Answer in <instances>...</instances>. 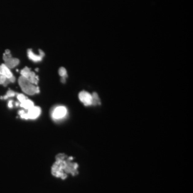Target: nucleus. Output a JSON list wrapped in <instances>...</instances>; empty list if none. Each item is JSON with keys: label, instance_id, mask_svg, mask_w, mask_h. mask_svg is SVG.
I'll return each instance as SVG.
<instances>
[{"label": "nucleus", "instance_id": "obj_1", "mask_svg": "<svg viewBox=\"0 0 193 193\" xmlns=\"http://www.w3.org/2000/svg\"><path fill=\"white\" fill-rule=\"evenodd\" d=\"M72 157H68L64 153L57 155L56 161L52 168V174L62 179L67 178L68 174H71L73 176L78 174L79 165L76 163L72 162Z\"/></svg>", "mask_w": 193, "mask_h": 193}, {"label": "nucleus", "instance_id": "obj_2", "mask_svg": "<svg viewBox=\"0 0 193 193\" xmlns=\"http://www.w3.org/2000/svg\"><path fill=\"white\" fill-rule=\"evenodd\" d=\"M18 83L22 91L27 95H33L40 92L39 87H36L34 84L31 83L27 79L21 76L19 78Z\"/></svg>", "mask_w": 193, "mask_h": 193}, {"label": "nucleus", "instance_id": "obj_3", "mask_svg": "<svg viewBox=\"0 0 193 193\" xmlns=\"http://www.w3.org/2000/svg\"><path fill=\"white\" fill-rule=\"evenodd\" d=\"M21 118L26 119H36L39 117L41 114V108L38 106H33L28 110V113L23 110H19L18 112Z\"/></svg>", "mask_w": 193, "mask_h": 193}, {"label": "nucleus", "instance_id": "obj_4", "mask_svg": "<svg viewBox=\"0 0 193 193\" xmlns=\"http://www.w3.org/2000/svg\"><path fill=\"white\" fill-rule=\"evenodd\" d=\"M21 76L25 77L28 81L34 85H37L38 83L39 78L34 72H32L28 67H25L21 72Z\"/></svg>", "mask_w": 193, "mask_h": 193}, {"label": "nucleus", "instance_id": "obj_5", "mask_svg": "<svg viewBox=\"0 0 193 193\" xmlns=\"http://www.w3.org/2000/svg\"><path fill=\"white\" fill-rule=\"evenodd\" d=\"M67 110L66 107L63 106H57L53 110L52 118L55 120H59L66 117Z\"/></svg>", "mask_w": 193, "mask_h": 193}, {"label": "nucleus", "instance_id": "obj_6", "mask_svg": "<svg viewBox=\"0 0 193 193\" xmlns=\"http://www.w3.org/2000/svg\"><path fill=\"white\" fill-rule=\"evenodd\" d=\"M3 59L5 62V65L9 68H13L17 66L19 63V60L16 58H13L10 54L6 55L4 54Z\"/></svg>", "mask_w": 193, "mask_h": 193}, {"label": "nucleus", "instance_id": "obj_7", "mask_svg": "<svg viewBox=\"0 0 193 193\" xmlns=\"http://www.w3.org/2000/svg\"><path fill=\"white\" fill-rule=\"evenodd\" d=\"M79 99L85 106H90L92 103V95L87 91H82L79 94Z\"/></svg>", "mask_w": 193, "mask_h": 193}, {"label": "nucleus", "instance_id": "obj_8", "mask_svg": "<svg viewBox=\"0 0 193 193\" xmlns=\"http://www.w3.org/2000/svg\"><path fill=\"white\" fill-rule=\"evenodd\" d=\"M28 57L31 60H32L34 62L41 61L42 60L43 57L41 56V55H35L34 53L32 52L31 49H28Z\"/></svg>", "mask_w": 193, "mask_h": 193}, {"label": "nucleus", "instance_id": "obj_9", "mask_svg": "<svg viewBox=\"0 0 193 193\" xmlns=\"http://www.w3.org/2000/svg\"><path fill=\"white\" fill-rule=\"evenodd\" d=\"M1 67L2 68V75L6 77V79H8L13 76V74L11 72L9 68L7 67L4 64H2Z\"/></svg>", "mask_w": 193, "mask_h": 193}, {"label": "nucleus", "instance_id": "obj_10", "mask_svg": "<svg viewBox=\"0 0 193 193\" xmlns=\"http://www.w3.org/2000/svg\"><path fill=\"white\" fill-rule=\"evenodd\" d=\"M21 106L23 108H25V110H29L30 108H32L34 106V104L31 100L26 99L24 102H22L21 104Z\"/></svg>", "mask_w": 193, "mask_h": 193}, {"label": "nucleus", "instance_id": "obj_11", "mask_svg": "<svg viewBox=\"0 0 193 193\" xmlns=\"http://www.w3.org/2000/svg\"><path fill=\"white\" fill-rule=\"evenodd\" d=\"M92 105H100V100L99 98L98 97V94L96 92H94V94L92 95Z\"/></svg>", "mask_w": 193, "mask_h": 193}, {"label": "nucleus", "instance_id": "obj_12", "mask_svg": "<svg viewBox=\"0 0 193 193\" xmlns=\"http://www.w3.org/2000/svg\"><path fill=\"white\" fill-rule=\"evenodd\" d=\"M59 74L61 77H67V70L64 67H61L59 70Z\"/></svg>", "mask_w": 193, "mask_h": 193}, {"label": "nucleus", "instance_id": "obj_13", "mask_svg": "<svg viewBox=\"0 0 193 193\" xmlns=\"http://www.w3.org/2000/svg\"><path fill=\"white\" fill-rule=\"evenodd\" d=\"M15 92L14 91H13L12 90H9L7 92V93H6V96H4V97L3 98L5 99H7L9 97H14V96H15Z\"/></svg>", "mask_w": 193, "mask_h": 193}, {"label": "nucleus", "instance_id": "obj_14", "mask_svg": "<svg viewBox=\"0 0 193 193\" xmlns=\"http://www.w3.org/2000/svg\"><path fill=\"white\" fill-rule=\"evenodd\" d=\"M17 99H18V100L21 102H24L25 100L27 99L25 96H24L23 94H18L17 95Z\"/></svg>", "mask_w": 193, "mask_h": 193}, {"label": "nucleus", "instance_id": "obj_15", "mask_svg": "<svg viewBox=\"0 0 193 193\" xmlns=\"http://www.w3.org/2000/svg\"><path fill=\"white\" fill-rule=\"evenodd\" d=\"M6 78L3 75L0 76V84H3L6 81Z\"/></svg>", "mask_w": 193, "mask_h": 193}, {"label": "nucleus", "instance_id": "obj_16", "mask_svg": "<svg viewBox=\"0 0 193 193\" xmlns=\"http://www.w3.org/2000/svg\"><path fill=\"white\" fill-rule=\"evenodd\" d=\"M9 79V81H10V82L14 83V82H15V77L14 76H13L11 77Z\"/></svg>", "mask_w": 193, "mask_h": 193}, {"label": "nucleus", "instance_id": "obj_17", "mask_svg": "<svg viewBox=\"0 0 193 193\" xmlns=\"http://www.w3.org/2000/svg\"><path fill=\"white\" fill-rule=\"evenodd\" d=\"M66 78L65 77H62L61 79L62 83H64L66 82Z\"/></svg>", "mask_w": 193, "mask_h": 193}, {"label": "nucleus", "instance_id": "obj_18", "mask_svg": "<svg viewBox=\"0 0 193 193\" xmlns=\"http://www.w3.org/2000/svg\"><path fill=\"white\" fill-rule=\"evenodd\" d=\"M39 53H40V55H41V56H42L43 57L44 56L45 54L43 52V51H41V50H39Z\"/></svg>", "mask_w": 193, "mask_h": 193}, {"label": "nucleus", "instance_id": "obj_19", "mask_svg": "<svg viewBox=\"0 0 193 193\" xmlns=\"http://www.w3.org/2000/svg\"><path fill=\"white\" fill-rule=\"evenodd\" d=\"M12 101L11 100L10 102H9L8 106L9 107H10V108H11L12 107H13V105H12Z\"/></svg>", "mask_w": 193, "mask_h": 193}, {"label": "nucleus", "instance_id": "obj_20", "mask_svg": "<svg viewBox=\"0 0 193 193\" xmlns=\"http://www.w3.org/2000/svg\"><path fill=\"white\" fill-rule=\"evenodd\" d=\"M10 54V51L8 50V49H6L5 51V54H6V55H8V54Z\"/></svg>", "mask_w": 193, "mask_h": 193}, {"label": "nucleus", "instance_id": "obj_21", "mask_svg": "<svg viewBox=\"0 0 193 193\" xmlns=\"http://www.w3.org/2000/svg\"><path fill=\"white\" fill-rule=\"evenodd\" d=\"M0 75H2V68L1 66H0Z\"/></svg>", "mask_w": 193, "mask_h": 193}]
</instances>
